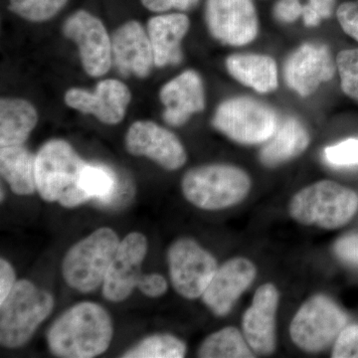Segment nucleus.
<instances>
[{
    "label": "nucleus",
    "instance_id": "nucleus-1",
    "mask_svg": "<svg viewBox=\"0 0 358 358\" xmlns=\"http://www.w3.org/2000/svg\"><path fill=\"white\" fill-rule=\"evenodd\" d=\"M114 336L107 310L91 301H83L66 310L47 334L49 350L55 357L92 358L107 352Z\"/></svg>",
    "mask_w": 358,
    "mask_h": 358
},
{
    "label": "nucleus",
    "instance_id": "nucleus-2",
    "mask_svg": "<svg viewBox=\"0 0 358 358\" xmlns=\"http://www.w3.org/2000/svg\"><path fill=\"white\" fill-rule=\"evenodd\" d=\"M85 164L67 141L51 140L42 145L35 159L36 188L41 199L74 208L88 202V195L80 187Z\"/></svg>",
    "mask_w": 358,
    "mask_h": 358
},
{
    "label": "nucleus",
    "instance_id": "nucleus-3",
    "mask_svg": "<svg viewBox=\"0 0 358 358\" xmlns=\"http://www.w3.org/2000/svg\"><path fill=\"white\" fill-rule=\"evenodd\" d=\"M357 209V193L331 180L317 181L303 188L292 199L289 207L296 222L327 230L345 226Z\"/></svg>",
    "mask_w": 358,
    "mask_h": 358
},
{
    "label": "nucleus",
    "instance_id": "nucleus-4",
    "mask_svg": "<svg viewBox=\"0 0 358 358\" xmlns=\"http://www.w3.org/2000/svg\"><path fill=\"white\" fill-rule=\"evenodd\" d=\"M54 299L50 293L28 280L16 282L0 303V343L6 348L26 345L40 324L50 315Z\"/></svg>",
    "mask_w": 358,
    "mask_h": 358
},
{
    "label": "nucleus",
    "instance_id": "nucleus-5",
    "mask_svg": "<svg viewBox=\"0 0 358 358\" xmlns=\"http://www.w3.org/2000/svg\"><path fill=\"white\" fill-rule=\"evenodd\" d=\"M251 185L243 169L228 164L194 167L181 181L185 199L203 210H220L239 203L246 199Z\"/></svg>",
    "mask_w": 358,
    "mask_h": 358
},
{
    "label": "nucleus",
    "instance_id": "nucleus-6",
    "mask_svg": "<svg viewBox=\"0 0 358 358\" xmlns=\"http://www.w3.org/2000/svg\"><path fill=\"white\" fill-rule=\"evenodd\" d=\"M120 242L114 230L103 227L73 245L62 262V275L68 286L84 294L103 286Z\"/></svg>",
    "mask_w": 358,
    "mask_h": 358
},
{
    "label": "nucleus",
    "instance_id": "nucleus-7",
    "mask_svg": "<svg viewBox=\"0 0 358 358\" xmlns=\"http://www.w3.org/2000/svg\"><path fill=\"white\" fill-rule=\"evenodd\" d=\"M212 124L230 140L248 145L266 143L279 126L272 108L249 96H235L221 103Z\"/></svg>",
    "mask_w": 358,
    "mask_h": 358
},
{
    "label": "nucleus",
    "instance_id": "nucleus-8",
    "mask_svg": "<svg viewBox=\"0 0 358 358\" xmlns=\"http://www.w3.org/2000/svg\"><path fill=\"white\" fill-rule=\"evenodd\" d=\"M348 324V317L326 296L319 294L306 301L289 327L294 345L306 352H320L338 338Z\"/></svg>",
    "mask_w": 358,
    "mask_h": 358
},
{
    "label": "nucleus",
    "instance_id": "nucleus-9",
    "mask_svg": "<svg viewBox=\"0 0 358 358\" xmlns=\"http://www.w3.org/2000/svg\"><path fill=\"white\" fill-rule=\"evenodd\" d=\"M167 260L174 289L188 300L202 296L218 268L213 255L189 238L174 242Z\"/></svg>",
    "mask_w": 358,
    "mask_h": 358
},
{
    "label": "nucleus",
    "instance_id": "nucleus-10",
    "mask_svg": "<svg viewBox=\"0 0 358 358\" xmlns=\"http://www.w3.org/2000/svg\"><path fill=\"white\" fill-rule=\"evenodd\" d=\"M205 21L212 37L224 45L245 46L258 36L253 0H206Z\"/></svg>",
    "mask_w": 358,
    "mask_h": 358
},
{
    "label": "nucleus",
    "instance_id": "nucleus-11",
    "mask_svg": "<svg viewBox=\"0 0 358 358\" xmlns=\"http://www.w3.org/2000/svg\"><path fill=\"white\" fill-rule=\"evenodd\" d=\"M63 33L77 45L87 74L101 77L110 70L113 64L112 38L96 16L83 9L78 10L65 20Z\"/></svg>",
    "mask_w": 358,
    "mask_h": 358
},
{
    "label": "nucleus",
    "instance_id": "nucleus-12",
    "mask_svg": "<svg viewBox=\"0 0 358 358\" xmlns=\"http://www.w3.org/2000/svg\"><path fill=\"white\" fill-rule=\"evenodd\" d=\"M336 69V60L327 45L305 43L287 59L285 82L298 95L308 96L322 83L331 81Z\"/></svg>",
    "mask_w": 358,
    "mask_h": 358
},
{
    "label": "nucleus",
    "instance_id": "nucleus-13",
    "mask_svg": "<svg viewBox=\"0 0 358 358\" xmlns=\"http://www.w3.org/2000/svg\"><path fill=\"white\" fill-rule=\"evenodd\" d=\"M124 145L129 154L148 157L167 171H178L187 160L178 136L152 121L134 122L126 134Z\"/></svg>",
    "mask_w": 358,
    "mask_h": 358
},
{
    "label": "nucleus",
    "instance_id": "nucleus-14",
    "mask_svg": "<svg viewBox=\"0 0 358 358\" xmlns=\"http://www.w3.org/2000/svg\"><path fill=\"white\" fill-rule=\"evenodd\" d=\"M148 248L147 238L140 232L129 233L120 242L103 282L106 300L113 303L127 300L138 288Z\"/></svg>",
    "mask_w": 358,
    "mask_h": 358
},
{
    "label": "nucleus",
    "instance_id": "nucleus-15",
    "mask_svg": "<svg viewBox=\"0 0 358 358\" xmlns=\"http://www.w3.org/2000/svg\"><path fill=\"white\" fill-rule=\"evenodd\" d=\"M68 107L83 114L95 115L106 124H117L124 120L131 100L129 87L119 80H103L95 91L72 88L65 94Z\"/></svg>",
    "mask_w": 358,
    "mask_h": 358
},
{
    "label": "nucleus",
    "instance_id": "nucleus-16",
    "mask_svg": "<svg viewBox=\"0 0 358 358\" xmlns=\"http://www.w3.org/2000/svg\"><path fill=\"white\" fill-rule=\"evenodd\" d=\"M255 265L246 258H233L217 268L202 301L217 317L228 315L241 294L255 280Z\"/></svg>",
    "mask_w": 358,
    "mask_h": 358
},
{
    "label": "nucleus",
    "instance_id": "nucleus-17",
    "mask_svg": "<svg viewBox=\"0 0 358 358\" xmlns=\"http://www.w3.org/2000/svg\"><path fill=\"white\" fill-rule=\"evenodd\" d=\"M279 292L267 282L257 289L251 307L244 313L242 329L247 343L257 355H271L275 350V319Z\"/></svg>",
    "mask_w": 358,
    "mask_h": 358
},
{
    "label": "nucleus",
    "instance_id": "nucleus-18",
    "mask_svg": "<svg viewBox=\"0 0 358 358\" xmlns=\"http://www.w3.org/2000/svg\"><path fill=\"white\" fill-rule=\"evenodd\" d=\"M112 51L113 63L124 76L148 77L155 66L150 37L138 21L129 20L115 30Z\"/></svg>",
    "mask_w": 358,
    "mask_h": 358
},
{
    "label": "nucleus",
    "instance_id": "nucleus-19",
    "mask_svg": "<svg viewBox=\"0 0 358 358\" xmlns=\"http://www.w3.org/2000/svg\"><path fill=\"white\" fill-rule=\"evenodd\" d=\"M159 98L166 107L164 121L173 127L183 126L192 115L205 109L201 77L196 71L186 70L162 87Z\"/></svg>",
    "mask_w": 358,
    "mask_h": 358
},
{
    "label": "nucleus",
    "instance_id": "nucleus-20",
    "mask_svg": "<svg viewBox=\"0 0 358 358\" xmlns=\"http://www.w3.org/2000/svg\"><path fill=\"white\" fill-rule=\"evenodd\" d=\"M189 27V18L181 13L159 14L148 20L147 31L154 51L155 66L162 68L180 62L181 42Z\"/></svg>",
    "mask_w": 358,
    "mask_h": 358
},
{
    "label": "nucleus",
    "instance_id": "nucleus-21",
    "mask_svg": "<svg viewBox=\"0 0 358 358\" xmlns=\"http://www.w3.org/2000/svg\"><path fill=\"white\" fill-rule=\"evenodd\" d=\"M225 65L231 77L258 93H272L279 87L277 63L271 56L233 54L226 58Z\"/></svg>",
    "mask_w": 358,
    "mask_h": 358
},
{
    "label": "nucleus",
    "instance_id": "nucleus-22",
    "mask_svg": "<svg viewBox=\"0 0 358 358\" xmlns=\"http://www.w3.org/2000/svg\"><path fill=\"white\" fill-rule=\"evenodd\" d=\"M38 114L34 106L23 99L0 101V147L22 145L36 127Z\"/></svg>",
    "mask_w": 358,
    "mask_h": 358
},
{
    "label": "nucleus",
    "instance_id": "nucleus-23",
    "mask_svg": "<svg viewBox=\"0 0 358 358\" xmlns=\"http://www.w3.org/2000/svg\"><path fill=\"white\" fill-rule=\"evenodd\" d=\"M310 145V136L301 122L287 117L261 150L260 159L267 166L284 164L303 154Z\"/></svg>",
    "mask_w": 358,
    "mask_h": 358
},
{
    "label": "nucleus",
    "instance_id": "nucleus-24",
    "mask_svg": "<svg viewBox=\"0 0 358 358\" xmlns=\"http://www.w3.org/2000/svg\"><path fill=\"white\" fill-rule=\"evenodd\" d=\"M35 159L24 145L0 148V173L17 195H31L37 190Z\"/></svg>",
    "mask_w": 358,
    "mask_h": 358
},
{
    "label": "nucleus",
    "instance_id": "nucleus-25",
    "mask_svg": "<svg viewBox=\"0 0 358 358\" xmlns=\"http://www.w3.org/2000/svg\"><path fill=\"white\" fill-rule=\"evenodd\" d=\"M203 358H251V348L245 336L235 327L220 329L207 336L199 350Z\"/></svg>",
    "mask_w": 358,
    "mask_h": 358
},
{
    "label": "nucleus",
    "instance_id": "nucleus-26",
    "mask_svg": "<svg viewBox=\"0 0 358 358\" xmlns=\"http://www.w3.org/2000/svg\"><path fill=\"white\" fill-rule=\"evenodd\" d=\"M80 187L88 195L90 199L108 203L117 194L119 179L110 167L86 162L80 178Z\"/></svg>",
    "mask_w": 358,
    "mask_h": 358
},
{
    "label": "nucleus",
    "instance_id": "nucleus-27",
    "mask_svg": "<svg viewBox=\"0 0 358 358\" xmlns=\"http://www.w3.org/2000/svg\"><path fill=\"white\" fill-rule=\"evenodd\" d=\"M186 345L173 334H159L148 336L138 345L127 350L124 358H182L186 355Z\"/></svg>",
    "mask_w": 358,
    "mask_h": 358
},
{
    "label": "nucleus",
    "instance_id": "nucleus-28",
    "mask_svg": "<svg viewBox=\"0 0 358 358\" xmlns=\"http://www.w3.org/2000/svg\"><path fill=\"white\" fill-rule=\"evenodd\" d=\"M69 0H8L9 10L30 22H44L57 15Z\"/></svg>",
    "mask_w": 358,
    "mask_h": 358
},
{
    "label": "nucleus",
    "instance_id": "nucleus-29",
    "mask_svg": "<svg viewBox=\"0 0 358 358\" xmlns=\"http://www.w3.org/2000/svg\"><path fill=\"white\" fill-rule=\"evenodd\" d=\"M343 93L358 103V48L345 49L336 58Z\"/></svg>",
    "mask_w": 358,
    "mask_h": 358
},
{
    "label": "nucleus",
    "instance_id": "nucleus-30",
    "mask_svg": "<svg viewBox=\"0 0 358 358\" xmlns=\"http://www.w3.org/2000/svg\"><path fill=\"white\" fill-rule=\"evenodd\" d=\"M324 157L333 166H358V138H350L327 147L324 150Z\"/></svg>",
    "mask_w": 358,
    "mask_h": 358
},
{
    "label": "nucleus",
    "instance_id": "nucleus-31",
    "mask_svg": "<svg viewBox=\"0 0 358 358\" xmlns=\"http://www.w3.org/2000/svg\"><path fill=\"white\" fill-rule=\"evenodd\" d=\"M334 358L358 357V324L345 327L336 339L333 355Z\"/></svg>",
    "mask_w": 358,
    "mask_h": 358
},
{
    "label": "nucleus",
    "instance_id": "nucleus-32",
    "mask_svg": "<svg viewBox=\"0 0 358 358\" xmlns=\"http://www.w3.org/2000/svg\"><path fill=\"white\" fill-rule=\"evenodd\" d=\"M336 18L345 34L358 42L357 1H346L341 3L336 10Z\"/></svg>",
    "mask_w": 358,
    "mask_h": 358
},
{
    "label": "nucleus",
    "instance_id": "nucleus-33",
    "mask_svg": "<svg viewBox=\"0 0 358 358\" xmlns=\"http://www.w3.org/2000/svg\"><path fill=\"white\" fill-rule=\"evenodd\" d=\"M141 4L152 13H164L169 10L189 11L199 0H141Z\"/></svg>",
    "mask_w": 358,
    "mask_h": 358
},
{
    "label": "nucleus",
    "instance_id": "nucleus-34",
    "mask_svg": "<svg viewBox=\"0 0 358 358\" xmlns=\"http://www.w3.org/2000/svg\"><path fill=\"white\" fill-rule=\"evenodd\" d=\"M138 289L148 298H159L166 293L169 289L166 280L162 275L152 274L141 275L138 281Z\"/></svg>",
    "mask_w": 358,
    "mask_h": 358
},
{
    "label": "nucleus",
    "instance_id": "nucleus-35",
    "mask_svg": "<svg viewBox=\"0 0 358 358\" xmlns=\"http://www.w3.org/2000/svg\"><path fill=\"white\" fill-rule=\"evenodd\" d=\"M275 20L285 23H293L301 17L303 6L300 0H279L274 6Z\"/></svg>",
    "mask_w": 358,
    "mask_h": 358
},
{
    "label": "nucleus",
    "instance_id": "nucleus-36",
    "mask_svg": "<svg viewBox=\"0 0 358 358\" xmlns=\"http://www.w3.org/2000/svg\"><path fill=\"white\" fill-rule=\"evenodd\" d=\"M336 255L350 265L358 267V235H348L336 242Z\"/></svg>",
    "mask_w": 358,
    "mask_h": 358
},
{
    "label": "nucleus",
    "instance_id": "nucleus-37",
    "mask_svg": "<svg viewBox=\"0 0 358 358\" xmlns=\"http://www.w3.org/2000/svg\"><path fill=\"white\" fill-rule=\"evenodd\" d=\"M16 275L13 266L6 259L0 260V303L4 301L16 284Z\"/></svg>",
    "mask_w": 358,
    "mask_h": 358
},
{
    "label": "nucleus",
    "instance_id": "nucleus-38",
    "mask_svg": "<svg viewBox=\"0 0 358 358\" xmlns=\"http://www.w3.org/2000/svg\"><path fill=\"white\" fill-rule=\"evenodd\" d=\"M308 4L320 14L322 20H327L333 15L336 0H308Z\"/></svg>",
    "mask_w": 358,
    "mask_h": 358
},
{
    "label": "nucleus",
    "instance_id": "nucleus-39",
    "mask_svg": "<svg viewBox=\"0 0 358 358\" xmlns=\"http://www.w3.org/2000/svg\"><path fill=\"white\" fill-rule=\"evenodd\" d=\"M301 18L303 23L307 27H317L322 22V17L320 14L315 10L310 4L303 6V13H301Z\"/></svg>",
    "mask_w": 358,
    "mask_h": 358
},
{
    "label": "nucleus",
    "instance_id": "nucleus-40",
    "mask_svg": "<svg viewBox=\"0 0 358 358\" xmlns=\"http://www.w3.org/2000/svg\"><path fill=\"white\" fill-rule=\"evenodd\" d=\"M357 3H358V0H357Z\"/></svg>",
    "mask_w": 358,
    "mask_h": 358
}]
</instances>
